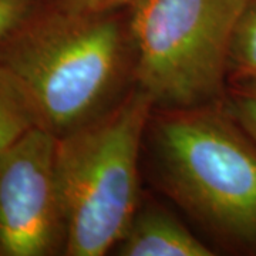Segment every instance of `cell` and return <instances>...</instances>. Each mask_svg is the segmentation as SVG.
<instances>
[{
    "label": "cell",
    "mask_w": 256,
    "mask_h": 256,
    "mask_svg": "<svg viewBox=\"0 0 256 256\" xmlns=\"http://www.w3.org/2000/svg\"><path fill=\"white\" fill-rule=\"evenodd\" d=\"M0 64L24 82L57 137L110 110L134 78L128 22L118 12L38 4L0 43Z\"/></svg>",
    "instance_id": "obj_1"
},
{
    "label": "cell",
    "mask_w": 256,
    "mask_h": 256,
    "mask_svg": "<svg viewBox=\"0 0 256 256\" xmlns=\"http://www.w3.org/2000/svg\"><path fill=\"white\" fill-rule=\"evenodd\" d=\"M222 101L150 120L152 166L161 190L192 220L225 245L254 252L256 144Z\"/></svg>",
    "instance_id": "obj_2"
},
{
    "label": "cell",
    "mask_w": 256,
    "mask_h": 256,
    "mask_svg": "<svg viewBox=\"0 0 256 256\" xmlns=\"http://www.w3.org/2000/svg\"><path fill=\"white\" fill-rule=\"evenodd\" d=\"M154 108L136 86L104 114L57 137L66 255H106L126 232L140 206L138 158Z\"/></svg>",
    "instance_id": "obj_3"
},
{
    "label": "cell",
    "mask_w": 256,
    "mask_h": 256,
    "mask_svg": "<svg viewBox=\"0 0 256 256\" xmlns=\"http://www.w3.org/2000/svg\"><path fill=\"white\" fill-rule=\"evenodd\" d=\"M248 0H137L128 30L136 86L158 110L225 98L232 33Z\"/></svg>",
    "instance_id": "obj_4"
},
{
    "label": "cell",
    "mask_w": 256,
    "mask_h": 256,
    "mask_svg": "<svg viewBox=\"0 0 256 256\" xmlns=\"http://www.w3.org/2000/svg\"><path fill=\"white\" fill-rule=\"evenodd\" d=\"M56 148L54 132L36 127L0 154V256L64 254Z\"/></svg>",
    "instance_id": "obj_5"
},
{
    "label": "cell",
    "mask_w": 256,
    "mask_h": 256,
    "mask_svg": "<svg viewBox=\"0 0 256 256\" xmlns=\"http://www.w3.org/2000/svg\"><path fill=\"white\" fill-rule=\"evenodd\" d=\"M114 249L121 256H210L180 220L156 205L138 206Z\"/></svg>",
    "instance_id": "obj_6"
},
{
    "label": "cell",
    "mask_w": 256,
    "mask_h": 256,
    "mask_svg": "<svg viewBox=\"0 0 256 256\" xmlns=\"http://www.w3.org/2000/svg\"><path fill=\"white\" fill-rule=\"evenodd\" d=\"M36 127H44L38 104L24 82L0 64V154Z\"/></svg>",
    "instance_id": "obj_7"
},
{
    "label": "cell",
    "mask_w": 256,
    "mask_h": 256,
    "mask_svg": "<svg viewBox=\"0 0 256 256\" xmlns=\"http://www.w3.org/2000/svg\"><path fill=\"white\" fill-rule=\"evenodd\" d=\"M230 82H256V0H248L239 14L229 48Z\"/></svg>",
    "instance_id": "obj_8"
},
{
    "label": "cell",
    "mask_w": 256,
    "mask_h": 256,
    "mask_svg": "<svg viewBox=\"0 0 256 256\" xmlns=\"http://www.w3.org/2000/svg\"><path fill=\"white\" fill-rule=\"evenodd\" d=\"M224 107L256 144V82H232Z\"/></svg>",
    "instance_id": "obj_9"
},
{
    "label": "cell",
    "mask_w": 256,
    "mask_h": 256,
    "mask_svg": "<svg viewBox=\"0 0 256 256\" xmlns=\"http://www.w3.org/2000/svg\"><path fill=\"white\" fill-rule=\"evenodd\" d=\"M38 0H0V43L28 18Z\"/></svg>",
    "instance_id": "obj_10"
},
{
    "label": "cell",
    "mask_w": 256,
    "mask_h": 256,
    "mask_svg": "<svg viewBox=\"0 0 256 256\" xmlns=\"http://www.w3.org/2000/svg\"><path fill=\"white\" fill-rule=\"evenodd\" d=\"M137 0H48L53 6L76 13H108L131 8Z\"/></svg>",
    "instance_id": "obj_11"
}]
</instances>
